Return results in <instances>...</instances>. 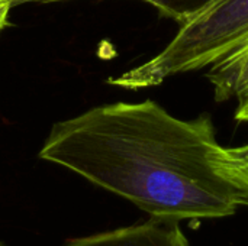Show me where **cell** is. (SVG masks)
I'll list each match as a JSON object with an SVG mask.
<instances>
[{
    "instance_id": "8992f818",
    "label": "cell",
    "mask_w": 248,
    "mask_h": 246,
    "mask_svg": "<svg viewBox=\"0 0 248 246\" xmlns=\"http://www.w3.org/2000/svg\"><path fill=\"white\" fill-rule=\"evenodd\" d=\"M154 6L160 14L173 19L179 25L183 23L193 13L206 6L211 0H142Z\"/></svg>"
},
{
    "instance_id": "7a4b0ae2",
    "label": "cell",
    "mask_w": 248,
    "mask_h": 246,
    "mask_svg": "<svg viewBox=\"0 0 248 246\" xmlns=\"http://www.w3.org/2000/svg\"><path fill=\"white\" fill-rule=\"evenodd\" d=\"M248 39V0H211L187 17L174 38L144 64L110 77L108 84L141 90L167 78L209 68Z\"/></svg>"
},
{
    "instance_id": "6da1fadb",
    "label": "cell",
    "mask_w": 248,
    "mask_h": 246,
    "mask_svg": "<svg viewBox=\"0 0 248 246\" xmlns=\"http://www.w3.org/2000/svg\"><path fill=\"white\" fill-rule=\"evenodd\" d=\"M209 115L180 119L153 100L110 103L55 123L39 158L113 193L158 220L235 215L240 193L211 159Z\"/></svg>"
},
{
    "instance_id": "52a82bcc",
    "label": "cell",
    "mask_w": 248,
    "mask_h": 246,
    "mask_svg": "<svg viewBox=\"0 0 248 246\" xmlns=\"http://www.w3.org/2000/svg\"><path fill=\"white\" fill-rule=\"evenodd\" d=\"M13 7V0H0V33L10 25V9Z\"/></svg>"
},
{
    "instance_id": "ba28073f",
    "label": "cell",
    "mask_w": 248,
    "mask_h": 246,
    "mask_svg": "<svg viewBox=\"0 0 248 246\" xmlns=\"http://www.w3.org/2000/svg\"><path fill=\"white\" fill-rule=\"evenodd\" d=\"M52 1H65V0H15L13 6L23 4V3H52Z\"/></svg>"
},
{
    "instance_id": "3957f363",
    "label": "cell",
    "mask_w": 248,
    "mask_h": 246,
    "mask_svg": "<svg viewBox=\"0 0 248 246\" xmlns=\"http://www.w3.org/2000/svg\"><path fill=\"white\" fill-rule=\"evenodd\" d=\"M62 246H190L179 222L151 219L142 223L67 241Z\"/></svg>"
},
{
    "instance_id": "5b68a950",
    "label": "cell",
    "mask_w": 248,
    "mask_h": 246,
    "mask_svg": "<svg viewBox=\"0 0 248 246\" xmlns=\"http://www.w3.org/2000/svg\"><path fill=\"white\" fill-rule=\"evenodd\" d=\"M211 159L217 173L240 193L243 206L248 207V144L235 148L219 145Z\"/></svg>"
},
{
    "instance_id": "277c9868",
    "label": "cell",
    "mask_w": 248,
    "mask_h": 246,
    "mask_svg": "<svg viewBox=\"0 0 248 246\" xmlns=\"http://www.w3.org/2000/svg\"><path fill=\"white\" fill-rule=\"evenodd\" d=\"M206 78L217 101L235 100L234 117L248 123V39L235 51L209 67Z\"/></svg>"
}]
</instances>
